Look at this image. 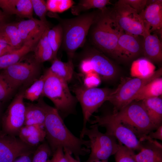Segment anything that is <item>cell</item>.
<instances>
[{"instance_id": "obj_1", "label": "cell", "mask_w": 162, "mask_h": 162, "mask_svg": "<svg viewBox=\"0 0 162 162\" xmlns=\"http://www.w3.org/2000/svg\"><path fill=\"white\" fill-rule=\"evenodd\" d=\"M38 104L44 109L45 114L44 128L46 139L52 153L58 147L66 150L75 158L90 153L88 140L78 138L69 130L64 124L57 110L39 99Z\"/></svg>"}, {"instance_id": "obj_2", "label": "cell", "mask_w": 162, "mask_h": 162, "mask_svg": "<svg viewBox=\"0 0 162 162\" xmlns=\"http://www.w3.org/2000/svg\"><path fill=\"white\" fill-rule=\"evenodd\" d=\"M124 32L106 7L96 12L87 37L93 46L102 52L118 59L117 47L119 38Z\"/></svg>"}, {"instance_id": "obj_3", "label": "cell", "mask_w": 162, "mask_h": 162, "mask_svg": "<svg viewBox=\"0 0 162 162\" xmlns=\"http://www.w3.org/2000/svg\"><path fill=\"white\" fill-rule=\"evenodd\" d=\"M96 12L80 14L71 18L59 19L63 32L61 46L69 59H72L76 51L85 44Z\"/></svg>"}, {"instance_id": "obj_4", "label": "cell", "mask_w": 162, "mask_h": 162, "mask_svg": "<svg viewBox=\"0 0 162 162\" xmlns=\"http://www.w3.org/2000/svg\"><path fill=\"white\" fill-rule=\"evenodd\" d=\"M112 114L116 119L131 130L141 142L157 128L151 121L142 101L134 100Z\"/></svg>"}, {"instance_id": "obj_5", "label": "cell", "mask_w": 162, "mask_h": 162, "mask_svg": "<svg viewBox=\"0 0 162 162\" xmlns=\"http://www.w3.org/2000/svg\"><path fill=\"white\" fill-rule=\"evenodd\" d=\"M162 74L161 68L146 77L123 79L117 88L113 90L108 99V101L113 106V113H116L134 101L136 94L145 85L161 77Z\"/></svg>"}, {"instance_id": "obj_6", "label": "cell", "mask_w": 162, "mask_h": 162, "mask_svg": "<svg viewBox=\"0 0 162 162\" xmlns=\"http://www.w3.org/2000/svg\"><path fill=\"white\" fill-rule=\"evenodd\" d=\"M43 75L44 85L42 95L51 100L58 112H71L74 106L75 99L70 92L67 82L48 69Z\"/></svg>"}, {"instance_id": "obj_7", "label": "cell", "mask_w": 162, "mask_h": 162, "mask_svg": "<svg viewBox=\"0 0 162 162\" xmlns=\"http://www.w3.org/2000/svg\"><path fill=\"white\" fill-rule=\"evenodd\" d=\"M98 127L92 124L89 129L87 128L83 133L84 137L85 136L88 137L90 143V154L87 162L107 160L115 154L119 148L120 143L114 136L100 132Z\"/></svg>"}, {"instance_id": "obj_8", "label": "cell", "mask_w": 162, "mask_h": 162, "mask_svg": "<svg viewBox=\"0 0 162 162\" xmlns=\"http://www.w3.org/2000/svg\"><path fill=\"white\" fill-rule=\"evenodd\" d=\"M73 91L82 108L83 124L80 137L83 139L84 132L87 128V123L90 121V117L104 102L108 100L113 90L107 88L80 86L74 88Z\"/></svg>"}, {"instance_id": "obj_9", "label": "cell", "mask_w": 162, "mask_h": 162, "mask_svg": "<svg viewBox=\"0 0 162 162\" xmlns=\"http://www.w3.org/2000/svg\"><path fill=\"white\" fill-rule=\"evenodd\" d=\"M91 124L104 128L106 133L117 139L118 142L134 151H140L142 143L130 129L116 119L112 114L103 116H94V119L89 121Z\"/></svg>"}, {"instance_id": "obj_10", "label": "cell", "mask_w": 162, "mask_h": 162, "mask_svg": "<svg viewBox=\"0 0 162 162\" xmlns=\"http://www.w3.org/2000/svg\"><path fill=\"white\" fill-rule=\"evenodd\" d=\"M85 55L80 64V69L86 75L94 72L104 80H112L118 75V69L113 62L94 47L87 46Z\"/></svg>"}, {"instance_id": "obj_11", "label": "cell", "mask_w": 162, "mask_h": 162, "mask_svg": "<svg viewBox=\"0 0 162 162\" xmlns=\"http://www.w3.org/2000/svg\"><path fill=\"white\" fill-rule=\"evenodd\" d=\"M110 10L119 26L125 33L143 37L149 32L140 15L128 4L118 1Z\"/></svg>"}, {"instance_id": "obj_12", "label": "cell", "mask_w": 162, "mask_h": 162, "mask_svg": "<svg viewBox=\"0 0 162 162\" xmlns=\"http://www.w3.org/2000/svg\"><path fill=\"white\" fill-rule=\"evenodd\" d=\"M22 59L4 69L0 74L14 90L33 80L40 72V63L34 59L28 61Z\"/></svg>"}, {"instance_id": "obj_13", "label": "cell", "mask_w": 162, "mask_h": 162, "mask_svg": "<svg viewBox=\"0 0 162 162\" xmlns=\"http://www.w3.org/2000/svg\"><path fill=\"white\" fill-rule=\"evenodd\" d=\"M24 92H21L16 96L3 118L2 131L8 134L18 136L20 129L24 125L25 113Z\"/></svg>"}, {"instance_id": "obj_14", "label": "cell", "mask_w": 162, "mask_h": 162, "mask_svg": "<svg viewBox=\"0 0 162 162\" xmlns=\"http://www.w3.org/2000/svg\"><path fill=\"white\" fill-rule=\"evenodd\" d=\"M36 147L27 144L18 137L0 131V162H13L20 156L32 154Z\"/></svg>"}, {"instance_id": "obj_15", "label": "cell", "mask_w": 162, "mask_h": 162, "mask_svg": "<svg viewBox=\"0 0 162 162\" xmlns=\"http://www.w3.org/2000/svg\"><path fill=\"white\" fill-rule=\"evenodd\" d=\"M140 36L125 33L120 36L118 42V59L125 61L135 59L142 54L143 40Z\"/></svg>"}, {"instance_id": "obj_16", "label": "cell", "mask_w": 162, "mask_h": 162, "mask_svg": "<svg viewBox=\"0 0 162 162\" xmlns=\"http://www.w3.org/2000/svg\"><path fill=\"white\" fill-rule=\"evenodd\" d=\"M16 23L23 44L29 41L39 40L49 27L48 22L34 18Z\"/></svg>"}, {"instance_id": "obj_17", "label": "cell", "mask_w": 162, "mask_h": 162, "mask_svg": "<svg viewBox=\"0 0 162 162\" xmlns=\"http://www.w3.org/2000/svg\"><path fill=\"white\" fill-rule=\"evenodd\" d=\"M140 14L150 33L155 31L162 35V0H156L147 6Z\"/></svg>"}, {"instance_id": "obj_18", "label": "cell", "mask_w": 162, "mask_h": 162, "mask_svg": "<svg viewBox=\"0 0 162 162\" xmlns=\"http://www.w3.org/2000/svg\"><path fill=\"white\" fill-rule=\"evenodd\" d=\"M0 8L7 15H15L22 18H33L31 0H0Z\"/></svg>"}, {"instance_id": "obj_19", "label": "cell", "mask_w": 162, "mask_h": 162, "mask_svg": "<svg viewBox=\"0 0 162 162\" xmlns=\"http://www.w3.org/2000/svg\"><path fill=\"white\" fill-rule=\"evenodd\" d=\"M143 143L142 147L138 154H135L136 162H162V146L153 139H148Z\"/></svg>"}, {"instance_id": "obj_20", "label": "cell", "mask_w": 162, "mask_h": 162, "mask_svg": "<svg viewBox=\"0 0 162 162\" xmlns=\"http://www.w3.org/2000/svg\"><path fill=\"white\" fill-rule=\"evenodd\" d=\"M143 38L142 54L145 58L152 62H161L162 60V44L158 36L148 32Z\"/></svg>"}, {"instance_id": "obj_21", "label": "cell", "mask_w": 162, "mask_h": 162, "mask_svg": "<svg viewBox=\"0 0 162 162\" xmlns=\"http://www.w3.org/2000/svg\"><path fill=\"white\" fill-rule=\"evenodd\" d=\"M18 136L27 144L36 147L45 140L46 132L42 126L24 125L20 129Z\"/></svg>"}, {"instance_id": "obj_22", "label": "cell", "mask_w": 162, "mask_h": 162, "mask_svg": "<svg viewBox=\"0 0 162 162\" xmlns=\"http://www.w3.org/2000/svg\"><path fill=\"white\" fill-rule=\"evenodd\" d=\"M39 40H32L25 43L20 48L0 57V70H4L18 62L28 53L33 51Z\"/></svg>"}, {"instance_id": "obj_23", "label": "cell", "mask_w": 162, "mask_h": 162, "mask_svg": "<svg viewBox=\"0 0 162 162\" xmlns=\"http://www.w3.org/2000/svg\"><path fill=\"white\" fill-rule=\"evenodd\" d=\"M149 118L158 128L162 124V99L160 97L141 100Z\"/></svg>"}, {"instance_id": "obj_24", "label": "cell", "mask_w": 162, "mask_h": 162, "mask_svg": "<svg viewBox=\"0 0 162 162\" xmlns=\"http://www.w3.org/2000/svg\"><path fill=\"white\" fill-rule=\"evenodd\" d=\"M0 36L15 49L23 44L16 24L6 22L0 24Z\"/></svg>"}, {"instance_id": "obj_25", "label": "cell", "mask_w": 162, "mask_h": 162, "mask_svg": "<svg viewBox=\"0 0 162 162\" xmlns=\"http://www.w3.org/2000/svg\"><path fill=\"white\" fill-rule=\"evenodd\" d=\"M48 27L36 44L33 50L35 60L39 63L54 59L53 51L48 42L47 32Z\"/></svg>"}, {"instance_id": "obj_26", "label": "cell", "mask_w": 162, "mask_h": 162, "mask_svg": "<svg viewBox=\"0 0 162 162\" xmlns=\"http://www.w3.org/2000/svg\"><path fill=\"white\" fill-rule=\"evenodd\" d=\"M48 70L56 76L69 82L71 80L74 70L72 59L63 62L57 58L53 60L50 67Z\"/></svg>"}, {"instance_id": "obj_27", "label": "cell", "mask_w": 162, "mask_h": 162, "mask_svg": "<svg viewBox=\"0 0 162 162\" xmlns=\"http://www.w3.org/2000/svg\"><path fill=\"white\" fill-rule=\"evenodd\" d=\"M45 114L43 109L38 103L25 105L24 125H38L44 127Z\"/></svg>"}, {"instance_id": "obj_28", "label": "cell", "mask_w": 162, "mask_h": 162, "mask_svg": "<svg viewBox=\"0 0 162 162\" xmlns=\"http://www.w3.org/2000/svg\"><path fill=\"white\" fill-rule=\"evenodd\" d=\"M162 94V78H156L145 85L135 96L134 100L141 101L144 99L160 97Z\"/></svg>"}, {"instance_id": "obj_29", "label": "cell", "mask_w": 162, "mask_h": 162, "mask_svg": "<svg viewBox=\"0 0 162 162\" xmlns=\"http://www.w3.org/2000/svg\"><path fill=\"white\" fill-rule=\"evenodd\" d=\"M155 69V66L148 60L145 58H139L132 62L130 73L134 77L145 78L151 75Z\"/></svg>"}, {"instance_id": "obj_30", "label": "cell", "mask_w": 162, "mask_h": 162, "mask_svg": "<svg viewBox=\"0 0 162 162\" xmlns=\"http://www.w3.org/2000/svg\"><path fill=\"white\" fill-rule=\"evenodd\" d=\"M111 4L109 0H81L71 8V11L73 14L77 16L81 12L91 9L102 10L106 8L107 5Z\"/></svg>"}, {"instance_id": "obj_31", "label": "cell", "mask_w": 162, "mask_h": 162, "mask_svg": "<svg viewBox=\"0 0 162 162\" xmlns=\"http://www.w3.org/2000/svg\"><path fill=\"white\" fill-rule=\"evenodd\" d=\"M47 38L49 44L53 52L54 59L61 46L63 37L62 28L59 23L52 28H49L47 32Z\"/></svg>"}, {"instance_id": "obj_32", "label": "cell", "mask_w": 162, "mask_h": 162, "mask_svg": "<svg viewBox=\"0 0 162 162\" xmlns=\"http://www.w3.org/2000/svg\"><path fill=\"white\" fill-rule=\"evenodd\" d=\"M44 85V77L42 76L36 80L24 92V98L33 102L42 95Z\"/></svg>"}, {"instance_id": "obj_33", "label": "cell", "mask_w": 162, "mask_h": 162, "mask_svg": "<svg viewBox=\"0 0 162 162\" xmlns=\"http://www.w3.org/2000/svg\"><path fill=\"white\" fill-rule=\"evenodd\" d=\"M52 154L46 141L45 140L35 150L32 158V162H48Z\"/></svg>"}, {"instance_id": "obj_34", "label": "cell", "mask_w": 162, "mask_h": 162, "mask_svg": "<svg viewBox=\"0 0 162 162\" xmlns=\"http://www.w3.org/2000/svg\"><path fill=\"white\" fill-rule=\"evenodd\" d=\"M119 143V149L115 154V162H136L134 158L135 154L134 151Z\"/></svg>"}, {"instance_id": "obj_35", "label": "cell", "mask_w": 162, "mask_h": 162, "mask_svg": "<svg viewBox=\"0 0 162 162\" xmlns=\"http://www.w3.org/2000/svg\"><path fill=\"white\" fill-rule=\"evenodd\" d=\"M32 8L40 20L46 22H48L46 18L48 11L46 1L43 0H31Z\"/></svg>"}, {"instance_id": "obj_36", "label": "cell", "mask_w": 162, "mask_h": 162, "mask_svg": "<svg viewBox=\"0 0 162 162\" xmlns=\"http://www.w3.org/2000/svg\"><path fill=\"white\" fill-rule=\"evenodd\" d=\"M147 0H119L118 1L129 6L140 14L146 6Z\"/></svg>"}, {"instance_id": "obj_37", "label": "cell", "mask_w": 162, "mask_h": 162, "mask_svg": "<svg viewBox=\"0 0 162 162\" xmlns=\"http://www.w3.org/2000/svg\"><path fill=\"white\" fill-rule=\"evenodd\" d=\"M13 90L0 74V102L6 99Z\"/></svg>"}, {"instance_id": "obj_38", "label": "cell", "mask_w": 162, "mask_h": 162, "mask_svg": "<svg viewBox=\"0 0 162 162\" xmlns=\"http://www.w3.org/2000/svg\"><path fill=\"white\" fill-rule=\"evenodd\" d=\"M100 82L99 75L94 71L86 74L84 80L86 87L89 88L95 87L100 83Z\"/></svg>"}, {"instance_id": "obj_39", "label": "cell", "mask_w": 162, "mask_h": 162, "mask_svg": "<svg viewBox=\"0 0 162 162\" xmlns=\"http://www.w3.org/2000/svg\"><path fill=\"white\" fill-rule=\"evenodd\" d=\"M51 158L48 162H68L63 148L58 147L53 153Z\"/></svg>"}, {"instance_id": "obj_40", "label": "cell", "mask_w": 162, "mask_h": 162, "mask_svg": "<svg viewBox=\"0 0 162 162\" xmlns=\"http://www.w3.org/2000/svg\"><path fill=\"white\" fill-rule=\"evenodd\" d=\"M74 2L72 0H58L57 12H63L74 5Z\"/></svg>"}, {"instance_id": "obj_41", "label": "cell", "mask_w": 162, "mask_h": 162, "mask_svg": "<svg viewBox=\"0 0 162 162\" xmlns=\"http://www.w3.org/2000/svg\"><path fill=\"white\" fill-rule=\"evenodd\" d=\"M15 50L0 36V57Z\"/></svg>"}, {"instance_id": "obj_42", "label": "cell", "mask_w": 162, "mask_h": 162, "mask_svg": "<svg viewBox=\"0 0 162 162\" xmlns=\"http://www.w3.org/2000/svg\"><path fill=\"white\" fill-rule=\"evenodd\" d=\"M154 132H150L146 137L145 141L148 139H156L162 140V124L159 126Z\"/></svg>"}, {"instance_id": "obj_43", "label": "cell", "mask_w": 162, "mask_h": 162, "mask_svg": "<svg viewBox=\"0 0 162 162\" xmlns=\"http://www.w3.org/2000/svg\"><path fill=\"white\" fill-rule=\"evenodd\" d=\"M58 0H48L46 1L48 11L55 13L57 12Z\"/></svg>"}, {"instance_id": "obj_44", "label": "cell", "mask_w": 162, "mask_h": 162, "mask_svg": "<svg viewBox=\"0 0 162 162\" xmlns=\"http://www.w3.org/2000/svg\"><path fill=\"white\" fill-rule=\"evenodd\" d=\"M31 154H27L20 156L13 162H32Z\"/></svg>"}, {"instance_id": "obj_45", "label": "cell", "mask_w": 162, "mask_h": 162, "mask_svg": "<svg viewBox=\"0 0 162 162\" xmlns=\"http://www.w3.org/2000/svg\"><path fill=\"white\" fill-rule=\"evenodd\" d=\"M64 151L68 162H75V158L72 155L66 150H64Z\"/></svg>"}, {"instance_id": "obj_46", "label": "cell", "mask_w": 162, "mask_h": 162, "mask_svg": "<svg viewBox=\"0 0 162 162\" xmlns=\"http://www.w3.org/2000/svg\"><path fill=\"white\" fill-rule=\"evenodd\" d=\"M7 16L8 15L5 14L0 8V24L6 22Z\"/></svg>"}, {"instance_id": "obj_47", "label": "cell", "mask_w": 162, "mask_h": 162, "mask_svg": "<svg viewBox=\"0 0 162 162\" xmlns=\"http://www.w3.org/2000/svg\"><path fill=\"white\" fill-rule=\"evenodd\" d=\"M94 162H108L107 160H98V161H95Z\"/></svg>"}, {"instance_id": "obj_48", "label": "cell", "mask_w": 162, "mask_h": 162, "mask_svg": "<svg viewBox=\"0 0 162 162\" xmlns=\"http://www.w3.org/2000/svg\"><path fill=\"white\" fill-rule=\"evenodd\" d=\"M74 161L75 162H81L80 161L79 159H77L76 158L74 159Z\"/></svg>"}, {"instance_id": "obj_49", "label": "cell", "mask_w": 162, "mask_h": 162, "mask_svg": "<svg viewBox=\"0 0 162 162\" xmlns=\"http://www.w3.org/2000/svg\"><path fill=\"white\" fill-rule=\"evenodd\" d=\"M0 108H1V106H0Z\"/></svg>"}]
</instances>
